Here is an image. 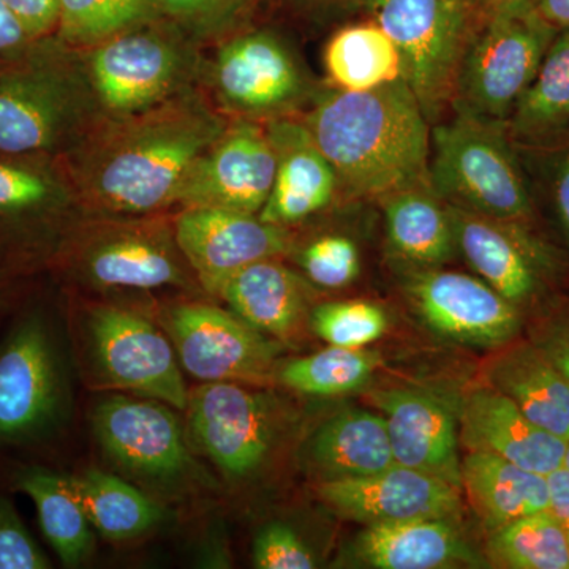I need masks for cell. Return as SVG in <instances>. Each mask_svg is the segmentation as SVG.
Listing matches in <instances>:
<instances>
[{
	"label": "cell",
	"instance_id": "cell-1",
	"mask_svg": "<svg viewBox=\"0 0 569 569\" xmlns=\"http://www.w3.org/2000/svg\"><path fill=\"white\" fill-rule=\"evenodd\" d=\"M227 126L194 89L151 110L104 119L63 159L82 211L141 217L178 204L187 174Z\"/></svg>",
	"mask_w": 569,
	"mask_h": 569
},
{
	"label": "cell",
	"instance_id": "cell-2",
	"mask_svg": "<svg viewBox=\"0 0 569 569\" xmlns=\"http://www.w3.org/2000/svg\"><path fill=\"white\" fill-rule=\"evenodd\" d=\"M305 123L347 192L387 198L429 183L430 122L403 78L325 93Z\"/></svg>",
	"mask_w": 569,
	"mask_h": 569
},
{
	"label": "cell",
	"instance_id": "cell-3",
	"mask_svg": "<svg viewBox=\"0 0 569 569\" xmlns=\"http://www.w3.org/2000/svg\"><path fill=\"white\" fill-rule=\"evenodd\" d=\"M104 119L84 51L54 32L0 61V157L63 160Z\"/></svg>",
	"mask_w": 569,
	"mask_h": 569
},
{
	"label": "cell",
	"instance_id": "cell-4",
	"mask_svg": "<svg viewBox=\"0 0 569 569\" xmlns=\"http://www.w3.org/2000/svg\"><path fill=\"white\" fill-rule=\"evenodd\" d=\"M73 407L69 353L50 309L31 302L0 337V452L44 447Z\"/></svg>",
	"mask_w": 569,
	"mask_h": 569
},
{
	"label": "cell",
	"instance_id": "cell-5",
	"mask_svg": "<svg viewBox=\"0 0 569 569\" xmlns=\"http://www.w3.org/2000/svg\"><path fill=\"white\" fill-rule=\"evenodd\" d=\"M82 217L62 159L0 157V276L54 271Z\"/></svg>",
	"mask_w": 569,
	"mask_h": 569
},
{
	"label": "cell",
	"instance_id": "cell-6",
	"mask_svg": "<svg viewBox=\"0 0 569 569\" xmlns=\"http://www.w3.org/2000/svg\"><path fill=\"white\" fill-rule=\"evenodd\" d=\"M198 47L157 18L84 51L93 92L107 119L126 118L183 92L203 71Z\"/></svg>",
	"mask_w": 569,
	"mask_h": 569
},
{
	"label": "cell",
	"instance_id": "cell-7",
	"mask_svg": "<svg viewBox=\"0 0 569 569\" xmlns=\"http://www.w3.org/2000/svg\"><path fill=\"white\" fill-rule=\"evenodd\" d=\"M54 272L100 290H159L198 283L176 242L174 227L162 219L104 217L71 231Z\"/></svg>",
	"mask_w": 569,
	"mask_h": 569
},
{
	"label": "cell",
	"instance_id": "cell-8",
	"mask_svg": "<svg viewBox=\"0 0 569 569\" xmlns=\"http://www.w3.org/2000/svg\"><path fill=\"white\" fill-rule=\"evenodd\" d=\"M82 367L99 388L162 400L186 410L190 389L170 337L148 317L96 302L78 317Z\"/></svg>",
	"mask_w": 569,
	"mask_h": 569
},
{
	"label": "cell",
	"instance_id": "cell-9",
	"mask_svg": "<svg viewBox=\"0 0 569 569\" xmlns=\"http://www.w3.org/2000/svg\"><path fill=\"white\" fill-rule=\"evenodd\" d=\"M500 127L462 112L433 127L429 186L448 204L518 223L530 198Z\"/></svg>",
	"mask_w": 569,
	"mask_h": 569
},
{
	"label": "cell",
	"instance_id": "cell-10",
	"mask_svg": "<svg viewBox=\"0 0 569 569\" xmlns=\"http://www.w3.org/2000/svg\"><path fill=\"white\" fill-rule=\"evenodd\" d=\"M369 10L395 41L402 78L426 118L436 121L452 103L468 41L481 22L473 0H373Z\"/></svg>",
	"mask_w": 569,
	"mask_h": 569
},
{
	"label": "cell",
	"instance_id": "cell-11",
	"mask_svg": "<svg viewBox=\"0 0 569 569\" xmlns=\"http://www.w3.org/2000/svg\"><path fill=\"white\" fill-rule=\"evenodd\" d=\"M557 29L535 9L507 11L479 22L456 82V112L503 123L537 77Z\"/></svg>",
	"mask_w": 569,
	"mask_h": 569
},
{
	"label": "cell",
	"instance_id": "cell-12",
	"mask_svg": "<svg viewBox=\"0 0 569 569\" xmlns=\"http://www.w3.org/2000/svg\"><path fill=\"white\" fill-rule=\"evenodd\" d=\"M91 422L103 455L127 477L162 493L203 485L187 429L162 400L110 395L93 406Z\"/></svg>",
	"mask_w": 569,
	"mask_h": 569
},
{
	"label": "cell",
	"instance_id": "cell-13",
	"mask_svg": "<svg viewBox=\"0 0 569 569\" xmlns=\"http://www.w3.org/2000/svg\"><path fill=\"white\" fill-rule=\"evenodd\" d=\"M183 411L192 448L234 482L266 466L290 422L276 396L230 381L190 389Z\"/></svg>",
	"mask_w": 569,
	"mask_h": 569
},
{
	"label": "cell",
	"instance_id": "cell-14",
	"mask_svg": "<svg viewBox=\"0 0 569 569\" xmlns=\"http://www.w3.org/2000/svg\"><path fill=\"white\" fill-rule=\"evenodd\" d=\"M160 326L190 377L264 387L276 381L283 346L231 310L187 301L164 307Z\"/></svg>",
	"mask_w": 569,
	"mask_h": 569
},
{
	"label": "cell",
	"instance_id": "cell-15",
	"mask_svg": "<svg viewBox=\"0 0 569 569\" xmlns=\"http://www.w3.org/2000/svg\"><path fill=\"white\" fill-rule=\"evenodd\" d=\"M276 170L274 146L266 126L250 118L234 119L194 162L178 204L258 216L271 194Z\"/></svg>",
	"mask_w": 569,
	"mask_h": 569
},
{
	"label": "cell",
	"instance_id": "cell-16",
	"mask_svg": "<svg viewBox=\"0 0 569 569\" xmlns=\"http://www.w3.org/2000/svg\"><path fill=\"white\" fill-rule=\"evenodd\" d=\"M211 80L228 110L252 119L283 118L309 92V80L290 48L269 31H239L224 39Z\"/></svg>",
	"mask_w": 569,
	"mask_h": 569
},
{
	"label": "cell",
	"instance_id": "cell-17",
	"mask_svg": "<svg viewBox=\"0 0 569 569\" xmlns=\"http://www.w3.org/2000/svg\"><path fill=\"white\" fill-rule=\"evenodd\" d=\"M173 227L183 258L211 296L246 266L282 257L291 247L287 228L264 222L257 213L182 208Z\"/></svg>",
	"mask_w": 569,
	"mask_h": 569
},
{
	"label": "cell",
	"instance_id": "cell-18",
	"mask_svg": "<svg viewBox=\"0 0 569 569\" xmlns=\"http://www.w3.org/2000/svg\"><path fill=\"white\" fill-rule=\"evenodd\" d=\"M408 295L433 332L466 346H509L522 325L518 306L462 272L426 269L411 277Z\"/></svg>",
	"mask_w": 569,
	"mask_h": 569
},
{
	"label": "cell",
	"instance_id": "cell-19",
	"mask_svg": "<svg viewBox=\"0 0 569 569\" xmlns=\"http://www.w3.org/2000/svg\"><path fill=\"white\" fill-rule=\"evenodd\" d=\"M318 497L339 518L373 526L410 519H456L460 489L443 479L396 463L365 478L318 485Z\"/></svg>",
	"mask_w": 569,
	"mask_h": 569
},
{
	"label": "cell",
	"instance_id": "cell-20",
	"mask_svg": "<svg viewBox=\"0 0 569 569\" xmlns=\"http://www.w3.org/2000/svg\"><path fill=\"white\" fill-rule=\"evenodd\" d=\"M370 400L387 422L396 463L460 489L459 417L448 400L410 388L380 389Z\"/></svg>",
	"mask_w": 569,
	"mask_h": 569
},
{
	"label": "cell",
	"instance_id": "cell-21",
	"mask_svg": "<svg viewBox=\"0 0 569 569\" xmlns=\"http://www.w3.org/2000/svg\"><path fill=\"white\" fill-rule=\"evenodd\" d=\"M459 440L468 451H481L549 477L563 467L567 441L530 421L496 388L473 389L458 408Z\"/></svg>",
	"mask_w": 569,
	"mask_h": 569
},
{
	"label": "cell",
	"instance_id": "cell-22",
	"mask_svg": "<svg viewBox=\"0 0 569 569\" xmlns=\"http://www.w3.org/2000/svg\"><path fill=\"white\" fill-rule=\"evenodd\" d=\"M266 130L274 146L277 170L271 194L258 217L287 228L328 208L340 189L339 178L305 122L283 116L271 119Z\"/></svg>",
	"mask_w": 569,
	"mask_h": 569
},
{
	"label": "cell",
	"instance_id": "cell-23",
	"mask_svg": "<svg viewBox=\"0 0 569 569\" xmlns=\"http://www.w3.org/2000/svg\"><path fill=\"white\" fill-rule=\"evenodd\" d=\"M219 298L257 331L290 342L312 313L313 290L277 258L257 261L231 276Z\"/></svg>",
	"mask_w": 569,
	"mask_h": 569
},
{
	"label": "cell",
	"instance_id": "cell-24",
	"mask_svg": "<svg viewBox=\"0 0 569 569\" xmlns=\"http://www.w3.org/2000/svg\"><path fill=\"white\" fill-rule=\"evenodd\" d=\"M448 211L456 247L479 279L515 306L530 301L538 290V276L516 222L490 219L455 204H448Z\"/></svg>",
	"mask_w": 569,
	"mask_h": 569
},
{
	"label": "cell",
	"instance_id": "cell-25",
	"mask_svg": "<svg viewBox=\"0 0 569 569\" xmlns=\"http://www.w3.org/2000/svg\"><path fill=\"white\" fill-rule=\"evenodd\" d=\"M355 556L376 569L479 567L477 553L451 519H410L373 523L356 537Z\"/></svg>",
	"mask_w": 569,
	"mask_h": 569
},
{
	"label": "cell",
	"instance_id": "cell-26",
	"mask_svg": "<svg viewBox=\"0 0 569 569\" xmlns=\"http://www.w3.org/2000/svg\"><path fill=\"white\" fill-rule=\"evenodd\" d=\"M301 460L321 481L365 478L396 466L387 422L370 411H340L313 430Z\"/></svg>",
	"mask_w": 569,
	"mask_h": 569
},
{
	"label": "cell",
	"instance_id": "cell-27",
	"mask_svg": "<svg viewBox=\"0 0 569 569\" xmlns=\"http://www.w3.org/2000/svg\"><path fill=\"white\" fill-rule=\"evenodd\" d=\"M486 377L530 421L568 440L569 381L531 340L509 343L490 362Z\"/></svg>",
	"mask_w": 569,
	"mask_h": 569
},
{
	"label": "cell",
	"instance_id": "cell-28",
	"mask_svg": "<svg viewBox=\"0 0 569 569\" xmlns=\"http://www.w3.org/2000/svg\"><path fill=\"white\" fill-rule=\"evenodd\" d=\"M460 488L489 531L549 508L548 477L490 452L470 451L460 460Z\"/></svg>",
	"mask_w": 569,
	"mask_h": 569
},
{
	"label": "cell",
	"instance_id": "cell-29",
	"mask_svg": "<svg viewBox=\"0 0 569 569\" xmlns=\"http://www.w3.org/2000/svg\"><path fill=\"white\" fill-rule=\"evenodd\" d=\"M13 488L31 498L40 529L66 568L84 565L96 548V533L69 475L44 466H21L13 471Z\"/></svg>",
	"mask_w": 569,
	"mask_h": 569
},
{
	"label": "cell",
	"instance_id": "cell-30",
	"mask_svg": "<svg viewBox=\"0 0 569 569\" xmlns=\"http://www.w3.org/2000/svg\"><path fill=\"white\" fill-rule=\"evenodd\" d=\"M385 220L392 252L418 268H437L455 257L456 238L448 204L429 183L388 194Z\"/></svg>",
	"mask_w": 569,
	"mask_h": 569
},
{
	"label": "cell",
	"instance_id": "cell-31",
	"mask_svg": "<svg viewBox=\"0 0 569 569\" xmlns=\"http://www.w3.org/2000/svg\"><path fill=\"white\" fill-rule=\"evenodd\" d=\"M69 477L93 530L108 541H134L164 519L159 501L118 475L88 468Z\"/></svg>",
	"mask_w": 569,
	"mask_h": 569
},
{
	"label": "cell",
	"instance_id": "cell-32",
	"mask_svg": "<svg viewBox=\"0 0 569 569\" xmlns=\"http://www.w3.org/2000/svg\"><path fill=\"white\" fill-rule=\"evenodd\" d=\"M325 62L343 91H370L402 78L399 50L376 20L340 29L326 47Z\"/></svg>",
	"mask_w": 569,
	"mask_h": 569
},
{
	"label": "cell",
	"instance_id": "cell-33",
	"mask_svg": "<svg viewBox=\"0 0 569 569\" xmlns=\"http://www.w3.org/2000/svg\"><path fill=\"white\" fill-rule=\"evenodd\" d=\"M380 365L381 358L376 351L329 347L280 362L276 381L299 395L343 396L366 388Z\"/></svg>",
	"mask_w": 569,
	"mask_h": 569
},
{
	"label": "cell",
	"instance_id": "cell-34",
	"mask_svg": "<svg viewBox=\"0 0 569 569\" xmlns=\"http://www.w3.org/2000/svg\"><path fill=\"white\" fill-rule=\"evenodd\" d=\"M486 557L496 568L569 569V542L546 509L490 530Z\"/></svg>",
	"mask_w": 569,
	"mask_h": 569
},
{
	"label": "cell",
	"instance_id": "cell-35",
	"mask_svg": "<svg viewBox=\"0 0 569 569\" xmlns=\"http://www.w3.org/2000/svg\"><path fill=\"white\" fill-rule=\"evenodd\" d=\"M569 122V29L557 33L537 77L511 114V129L520 137H539Z\"/></svg>",
	"mask_w": 569,
	"mask_h": 569
},
{
	"label": "cell",
	"instance_id": "cell-36",
	"mask_svg": "<svg viewBox=\"0 0 569 569\" xmlns=\"http://www.w3.org/2000/svg\"><path fill=\"white\" fill-rule=\"evenodd\" d=\"M157 18L153 0H59L54 33L86 51Z\"/></svg>",
	"mask_w": 569,
	"mask_h": 569
},
{
	"label": "cell",
	"instance_id": "cell-37",
	"mask_svg": "<svg viewBox=\"0 0 569 569\" xmlns=\"http://www.w3.org/2000/svg\"><path fill=\"white\" fill-rule=\"evenodd\" d=\"M160 18L194 43L223 41L244 28L258 0H153Z\"/></svg>",
	"mask_w": 569,
	"mask_h": 569
},
{
	"label": "cell",
	"instance_id": "cell-38",
	"mask_svg": "<svg viewBox=\"0 0 569 569\" xmlns=\"http://www.w3.org/2000/svg\"><path fill=\"white\" fill-rule=\"evenodd\" d=\"M309 323L329 347L366 348L385 336L388 317L372 302H326L313 307Z\"/></svg>",
	"mask_w": 569,
	"mask_h": 569
},
{
	"label": "cell",
	"instance_id": "cell-39",
	"mask_svg": "<svg viewBox=\"0 0 569 569\" xmlns=\"http://www.w3.org/2000/svg\"><path fill=\"white\" fill-rule=\"evenodd\" d=\"M299 263L309 282L339 290L353 283L361 271L358 247L346 236H321L302 250Z\"/></svg>",
	"mask_w": 569,
	"mask_h": 569
},
{
	"label": "cell",
	"instance_id": "cell-40",
	"mask_svg": "<svg viewBox=\"0 0 569 569\" xmlns=\"http://www.w3.org/2000/svg\"><path fill=\"white\" fill-rule=\"evenodd\" d=\"M253 567L258 569H312L316 557L290 526L271 522L258 531L252 546Z\"/></svg>",
	"mask_w": 569,
	"mask_h": 569
},
{
	"label": "cell",
	"instance_id": "cell-41",
	"mask_svg": "<svg viewBox=\"0 0 569 569\" xmlns=\"http://www.w3.org/2000/svg\"><path fill=\"white\" fill-rule=\"evenodd\" d=\"M51 567V560L22 522L13 501L0 492V569Z\"/></svg>",
	"mask_w": 569,
	"mask_h": 569
},
{
	"label": "cell",
	"instance_id": "cell-42",
	"mask_svg": "<svg viewBox=\"0 0 569 569\" xmlns=\"http://www.w3.org/2000/svg\"><path fill=\"white\" fill-rule=\"evenodd\" d=\"M535 343L569 381V312L542 321L535 331Z\"/></svg>",
	"mask_w": 569,
	"mask_h": 569
},
{
	"label": "cell",
	"instance_id": "cell-43",
	"mask_svg": "<svg viewBox=\"0 0 569 569\" xmlns=\"http://www.w3.org/2000/svg\"><path fill=\"white\" fill-rule=\"evenodd\" d=\"M32 39L50 36L58 24L59 0H3Z\"/></svg>",
	"mask_w": 569,
	"mask_h": 569
},
{
	"label": "cell",
	"instance_id": "cell-44",
	"mask_svg": "<svg viewBox=\"0 0 569 569\" xmlns=\"http://www.w3.org/2000/svg\"><path fill=\"white\" fill-rule=\"evenodd\" d=\"M33 40L3 0H0V61L10 58Z\"/></svg>",
	"mask_w": 569,
	"mask_h": 569
},
{
	"label": "cell",
	"instance_id": "cell-45",
	"mask_svg": "<svg viewBox=\"0 0 569 569\" xmlns=\"http://www.w3.org/2000/svg\"><path fill=\"white\" fill-rule=\"evenodd\" d=\"M549 512L556 518L569 542V471L560 467L548 477Z\"/></svg>",
	"mask_w": 569,
	"mask_h": 569
},
{
	"label": "cell",
	"instance_id": "cell-46",
	"mask_svg": "<svg viewBox=\"0 0 569 569\" xmlns=\"http://www.w3.org/2000/svg\"><path fill=\"white\" fill-rule=\"evenodd\" d=\"M535 10L557 31L569 29V0H538Z\"/></svg>",
	"mask_w": 569,
	"mask_h": 569
},
{
	"label": "cell",
	"instance_id": "cell-47",
	"mask_svg": "<svg viewBox=\"0 0 569 569\" xmlns=\"http://www.w3.org/2000/svg\"><path fill=\"white\" fill-rule=\"evenodd\" d=\"M537 2L538 0H473L479 21L488 20L493 14L507 13V11L535 9Z\"/></svg>",
	"mask_w": 569,
	"mask_h": 569
},
{
	"label": "cell",
	"instance_id": "cell-48",
	"mask_svg": "<svg viewBox=\"0 0 569 569\" xmlns=\"http://www.w3.org/2000/svg\"><path fill=\"white\" fill-rule=\"evenodd\" d=\"M556 201L561 223L569 238V159L561 167L556 182Z\"/></svg>",
	"mask_w": 569,
	"mask_h": 569
},
{
	"label": "cell",
	"instance_id": "cell-49",
	"mask_svg": "<svg viewBox=\"0 0 569 569\" xmlns=\"http://www.w3.org/2000/svg\"><path fill=\"white\" fill-rule=\"evenodd\" d=\"M291 2L312 7H339V9H351V7L356 9V7H367V9H370L373 0H291Z\"/></svg>",
	"mask_w": 569,
	"mask_h": 569
},
{
	"label": "cell",
	"instance_id": "cell-50",
	"mask_svg": "<svg viewBox=\"0 0 569 569\" xmlns=\"http://www.w3.org/2000/svg\"><path fill=\"white\" fill-rule=\"evenodd\" d=\"M21 280L0 276V310L9 305L10 298H13V295L17 293V288Z\"/></svg>",
	"mask_w": 569,
	"mask_h": 569
},
{
	"label": "cell",
	"instance_id": "cell-51",
	"mask_svg": "<svg viewBox=\"0 0 569 569\" xmlns=\"http://www.w3.org/2000/svg\"><path fill=\"white\" fill-rule=\"evenodd\" d=\"M563 468H567L569 471V438L567 440V447H565Z\"/></svg>",
	"mask_w": 569,
	"mask_h": 569
}]
</instances>
